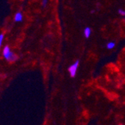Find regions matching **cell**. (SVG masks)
Segmentation results:
<instances>
[{"mask_svg": "<svg viewBox=\"0 0 125 125\" xmlns=\"http://www.w3.org/2000/svg\"><path fill=\"white\" fill-rule=\"evenodd\" d=\"M2 54H3L4 58L10 62H15L17 59V56L11 52V50L8 46H5L4 47V49L2 50Z\"/></svg>", "mask_w": 125, "mask_h": 125, "instance_id": "1", "label": "cell"}, {"mask_svg": "<svg viewBox=\"0 0 125 125\" xmlns=\"http://www.w3.org/2000/svg\"><path fill=\"white\" fill-rule=\"evenodd\" d=\"M79 62L77 60L73 64H71L69 67V68H68V71H69V73H70L71 76L74 77L76 76V72H77V69L79 67Z\"/></svg>", "mask_w": 125, "mask_h": 125, "instance_id": "2", "label": "cell"}, {"mask_svg": "<svg viewBox=\"0 0 125 125\" xmlns=\"http://www.w3.org/2000/svg\"><path fill=\"white\" fill-rule=\"evenodd\" d=\"M14 20H15V22H21L22 20V14L21 12L16 13V14L14 16Z\"/></svg>", "mask_w": 125, "mask_h": 125, "instance_id": "3", "label": "cell"}, {"mask_svg": "<svg viewBox=\"0 0 125 125\" xmlns=\"http://www.w3.org/2000/svg\"><path fill=\"white\" fill-rule=\"evenodd\" d=\"M91 34H92V30L89 27H86L85 29H84V35L86 38H88L91 35Z\"/></svg>", "mask_w": 125, "mask_h": 125, "instance_id": "4", "label": "cell"}, {"mask_svg": "<svg viewBox=\"0 0 125 125\" xmlns=\"http://www.w3.org/2000/svg\"><path fill=\"white\" fill-rule=\"evenodd\" d=\"M115 42H109L107 44H106V48L108 49V50H112V49H113L115 47Z\"/></svg>", "mask_w": 125, "mask_h": 125, "instance_id": "5", "label": "cell"}, {"mask_svg": "<svg viewBox=\"0 0 125 125\" xmlns=\"http://www.w3.org/2000/svg\"><path fill=\"white\" fill-rule=\"evenodd\" d=\"M118 13H119V14H121V16H123V17H125V10H122V9H119V10H118Z\"/></svg>", "mask_w": 125, "mask_h": 125, "instance_id": "6", "label": "cell"}, {"mask_svg": "<svg viewBox=\"0 0 125 125\" xmlns=\"http://www.w3.org/2000/svg\"><path fill=\"white\" fill-rule=\"evenodd\" d=\"M3 39H4V35L2 33V34H0V45H1V46H2V44Z\"/></svg>", "mask_w": 125, "mask_h": 125, "instance_id": "7", "label": "cell"}, {"mask_svg": "<svg viewBox=\"0 0 125 125\" xmlns=\"http://www.w3.org/2000/svg\"><path fill=\"white\" fill-rule=\"evenodd\" d=\"M47 2H48L47 1V0H43V1L42 2V5H43V7H46Z\"/></svg>", "mask_w": 125, "mask_h": 125, "instance_id": "8", "label": "cell"}, {"mask_svg": "<svg viewBox=\"0 0 125 125\" xmlns=\"http://www.w3.org/2000/svg\"><path fill=\"white\" fill-rule=\"evenodd\" d=\"M124 21H125V17H124Z\"/></svg>", "mask_w": 125, "mask_h": 125, "instance_id": "9", "label": "cell"}, {"mask_svg": "<svg viewBox=\"0 0 125 125\" xmlns=\"http://www.w3.org/2000/svg\"><path fill=\"white\" fill-rule=\"evenodd\" d=\"M120 125H122V124H120Z\"/></svg>", "mask_w": 125, "mask_h": 125, "instance_id": "10", "label": "cell"}]
</instances>
